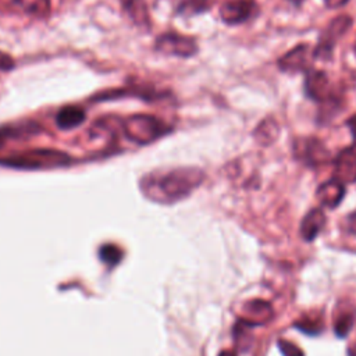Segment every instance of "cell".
Here are the masks:
<instances>
[{
    "instance_id": "cell-8",
    "label": "cell",
    "mask_w": 356,
    "mask_h": 356,
    "mask_svg": "<svg viewBox=\"0 0 356 356\" xmlns=\"http://www.w3.org/2000/svg\"><path fill=\"white\" fill-rule=\"evenodd\" d=\"M312 51L307 44H298L282 57L278 58V67L285 72H300L307 71L310 67Z\"/></svg>"
},
{
    "instance_id": "cell-7",
    "label": "cell",
    "mask_w": 356,
    "mask_h": 356,
    "mask_svg": "<svg viewBox=\"0 0 356 356\" xmlns=\"http://www.w3.org/2000/svg\"><path fill=\"white\" fill-rule=\"evenodd\" d=\"M335 178L345 184L356 182V145L341 150L334 160Z\"/></svg>"
},
{
    "instance_id": "cell-28",
    "label": "cell",
    "mask_w": 356,
    "mask_h": 356,
    "mask_svg": "<svg viewBox=\"0 0 356 356\" xmlns=\"http://www.w3.org/2000/svg\"><path fill=\"white\" fill-rule=\"evenodd\" d=\"M355 53H356V44H355Z\"/></svg>"
},
{
    "instance_id": "cell-6",
    "label": "cell",
    "mask_w": 356,
    "mask_h": 356,
    "mask_svg": "<svg viewBox=\"0 0 356 356\" xmlns=\"http://www.w3.org/2000/svg\"><path fill=\"white\" fill-rule=\"evenodd\" d=\"M156 47L167 54H174L179 57H189L196 53L197 46L195 39L189 36H182L178 33H164L157 38Z\"/></svg>"
},
{
    "instance_id": "cell-17",
    "label": "cell",
    "mask_w": 356,
    "mask_h": 356,
    "mask_svg": "<svg viewBox=\"0 0 356 356\" xmlns=\"http://www.w3.org/2000/svg\"><path fill=\"white\" fill-rule=\"evenodd\" d=\"M353 314L352 313H345V312H342V313H339L338 316H337V318H335V321H334V331H335V334L338 335V337H346L348 335V332L352 330V327H353Z\"/></svg>"
},
{
    "instance_id": "cell-23",
    "label": "cell",
    "mask_w": 356,
    "mask_h": 356,
    "mask_svg": "<svg viewBox=\"0 0 356 356\" xmlns=\"http://www.w3.org/2000/svg\"><path fill=\"white\" fill-rule=\"evenodd\" d=\"M346 125H348V128L350 129V134H352V136H353V139H355V145H356V114L355 115H352L348 121H346Z\"/></svg>"
},
{
    "instance_id": "cell-20",
    "label": "cell",
    "mask_w": 356,
    "mask_h": 356,
    "mask_svg": "<svg viewBox=\"0 0 356 356\" xmlns=\"http://www.w3.org/2000/svg\"><path fill=\"white\" fill-rule=\"evenodd\" d=\"M277 343H278V348H280V350L284 356H305L303 350L291 341L278 339Z\"/></svg>"
},
{
    "instance_id": "cell-1",
    "label": "cell",
    "mask_w": 356,
    "mask_h": 356,
    "mask_svg": "<svg viewBox=\"0 0 356 356\" xmlns=\"http://www.w3.org/2000/svg\"><path fill=\"white\" fill-rule=\"evenodd\" d=\"M204 178L202 170L195 167H179L160 177L149 178L143 182L145 192L147 196L160 203H174L188 196L196 189Z\"/></svg>"
},
{
    "instance_id": "cell-13",
    "label": "cell",
    "mask_w": 356,
    "mask_h": 356,
    "mask_svg": "<svg viewBox=\"0 0 356 356\" xmlns=\"http://www.w3.org/2000/svg\"><path fill=\"white\" fill-rule=\"evenodd\" d=\"M325 224V214L321 209L310 210L300 222V235L305 241H313Z\"/></svg>"
},
{
    "instance_id": "cell-12",
    "label": "cell",
    "mask_w": 356,
    "mask_h": 356,
    "mask_svg": "<svg viewBox=\"0 0 356 356\" xmlns=\"http://www.w3.org/2000/svg\"><path fill=\"white\" fill-rule=\"evenodd\" d=\"M343 196H345V185L337 178L323 182L316 192V197L318 203L328 209L337 207L342 202Z\"/></svg>"
},
{
    "instance_id": "cell-14",
    "label": "cell",
    "mask_w": 356,
    "mask_h": 356,
    "mask_svg": "<svg viewBox=\"0 0 356 356\" xmlns=\"http://www.w3.org/2000/svg\"><path fill=\"white\" fill-rule=\"evenodd\" d=\"M121 4L132 22H135L138 26H149L150 15L145 0H121Z\"/></svg>"
},
{
    "instance_id": "cell-9",
    "label": "cell",
    "mask_w": 356,
    "mask_h": 356,
    "mask_svg": "<svg viewBox=\"0 0 356 356\" xmlns=\"http://www.w3.org/2000/svg\"><path fill=\"white\" fill-rule=\"evenodd\" d=\"M254 10V4L250 0H228L220 8L221 19L225 24L236 25L246 21Z\"/></svg>"
},
{
    "instance_id": "cell-19",
    "label": "cell",
    "mask_w": 356,
    "mask_h": 356,
    "mask_svg": "<svg viewBox=\"0 0 356 356\" xmlns=\"http://www.w3.org/2000/svg\"><path fill=\"white\" fill-rule=\"evenodd\" d=\"M295 327L306 332L307 335H317L323 328L320 320H312V318H302L295 323Z\"/></svg>"
},
{
    "instance_id": "cell-18",
    "label": "cell",
    "mask_w": 356,
    "mask_h": 356,
    "mask_svg": "<svg viewBox=\"0 0 356 356\" xmlns=\"http://www.w3.org/2000/svg\"><path fill=\"white\" fill-rule=\"evenodd\" d=\"M209 6H210V0H184L179 4L178 11L185 15H192V14H197L207 10Z\"/></svg>"
},
{
    "instance_id": "cell-4",
    "label": "cell",
    "mask_w": 356,
    "mask_h": 356,
    "mask_svg": "<svg viewBox=\"0 0 356 356\" xmlns=\"http://www.w3.org/2000/svg\"><path fill=\"white\" fill-rule=\"evenodd\" d=\"M350 26L352 18L349 15H338L337 18H334L320 35L313 56L318 58H328L332 53L334 46L349 31Z\"/></svg>"
},
{
    "instance_id": "cell-27",
    "label": "cell",
    "mask_w": 356,
    "mask_h": 356,
    "mask_svg": "<svg viewBox=\"0 0 356 356\" xmlns=\"http://www.w3.org/2000/svg\"><path fill=\"white\" fill-rule=\"evenodd\" d=\"M291 1H293V3H296V4H298V3H300L302 0H291Z\"/></svg>"
},
{
    "instance_id": "cell-16",
    "label": "cell",
    "mask_w": 356,
    "mask_h": 356,
    "mask_svg": "<svg viewBox=\"0 0 356 356\" xmlns=\"http://www.w3.org/2000/svg\"><path fill=\"white\" fill-rule=\"evenodd\" d=\"M85 120V113L79 107L68 106L61 108L56 115V122L61 129H70L78 127Z\"/></svg>"
},
{
    "instance_id": "cell-24",
    "label": "cell",
    "mask_w": 356,
    "mask_h": 356,
    "mask_svg": "<svg viewBox=\"0 0 356 356\" xmlns=\"http://www.w3.org/2000/svg\"><path fill=\"white\" fill-rule=\"evenodd\" d=\"M348 1H349V0H324L325 6H327L328 8H338V7H342V6H345Z\"/></svg>"
},
{
    "instance_id": "cell-3",
    "label": "cell",
    "mask_w": 356,
    "mask_h": 356,
    "mask_svg": "<svg viewBox=\"0 0 356 356\" xmlns=\"http://www.w3.org/2000/svg\"><path fill=\"white\" fill-rule=\"evenodd\" d=\"M164 124L153 115H132L124 122V131L131 140L138 143H149L164 134Z\"/></svg>"
},
{
    "instance_id": "cell-25",
    "label": "cell",
    "mask_w": 356,
    "mask_h": 356,
    "mask_svg": "<svg viewBox=\"0 0 356 356\" xmlns=\"http://www.w3.org/2000/svg\"><path fill=\"white\" fill-rule=\"evenodd\" d=\"M348 356H356V343H352L348 348Z\"/></svg>"
},
{
    "instance_id": "cell-21",
    "label": "cell",
    "mask_w": 356,
    "mask_h": 356,
    "mask_svg": "<svg viewBox=\"0 0 356 356\" xmlns=\"http://www.w3.org/2000/svg\"><path fill=\"white\" fill-rule=\"evenodd\" d=\"M11 68H14V60L0 50V71H8Z\"/></svg>"
},
{
    "instance_id": "cell-22",
    "label": "cell",
    "mask_w": 356,
    "mask_h": 356,
    "mask_svg": "<svg viewBox=\"0 0 356 356\" xmlns=\"http://www.w3.org/2000/svg\"><path fill=\"white\" fill-rule=\"evenodd\" d=\"M346 229H348L350 234L356 235V211L350 213V214L346 217Z\"/></svg>"
},
{
    "instance_id": "cell-11",
    "label": "cell",
    "mask_w": 356,
    "mask_h": 356,
    "mask_svg": "<svg viewBox=\"0 0 356 356\" xmlns=\"http://www.w3.org/2000/svg\"><path fill=\"white\" fill-rule=\"evenodd\" d=\"M305 93L307 97L323 102L330 97V81L324 71H309L305 78Z\"/></svg>"
},
{
    "instance_id": "cell-15",
    "label": "cell",
    "mask_w": 356,
    "mask_h": 356,
    "mask_svg": "<svg viewBox=\"0 0 356 356\" xmlns=\"http://www.w3.org/2000/svg\"><path fill=\"white\" fill-rule=\"evenodd\" d=\"M280 135V127L277 124V121L271 117L264 118L254 129L253 136L256 139L257 143H260L261 146H270L273 145Z\"/></svg>"
},
{
    "instance_id": "cell-5",
    "label": "cell",
    "mask_w": 356,
    "mask_h": 356,
    "mask_svg": "<svg viewBox=\"0 0 356 356\" xmlns=\"http://www.w3.org/2000/svg\"><path fill=\"white\" fill-rule=\"evenodd\" d=\"M295 154L300 161H303L312 167L321 165L330 160L328 149L317 138H307V139L296 140L295 142Z\"/></svg>"
},
{
    "instance_id": "cell-10",
    "label": "cell",
    "mask_w": 356,
    "mask_h": 356,
    "mask_svg": "<svg viewBox=\"0 0 356 356\" xmlns=\"http://www.w3.org/2000/svg\"><path fill=\"white\" fill-rule=\"evenodd\" d=\"M242 312V323L248 325H264L274 316L271 305L261 299L249 300L243 305Z\"/></svg>"
},
{
    "instance_id": "cell-26",
    "label": "cell",
    "mask_w": 356,
    "mask_h": 356,
    "mask_svg": "<svg viewBox=\"0 0 356 356\" xmlns=\"http://www.w3.org/2000/svg\"><path fill=\"white\" fill-rule=\"evenodd\" d=\"M220 356H235V353H232V352H229V350H224V352L220 353Z\"/></svg>"
},
{
    "instance_id": "cell-2",
    "label": "cell",
    "mask_w": 356,
    "mask_h": 356,
    "mask_svg": "<svg viewBox=\"0 0 356 356\" xmlns=\"http://www.w3.org/2000/svg\"><path fill=\"white\" fill-rule=\"evenodd\" d=\"M70 157L57 150L51 149H33L4 157L1 163L8 167L21 168V170H47L57 168L70 164Z\"/></svg>"
}]
</instances>
